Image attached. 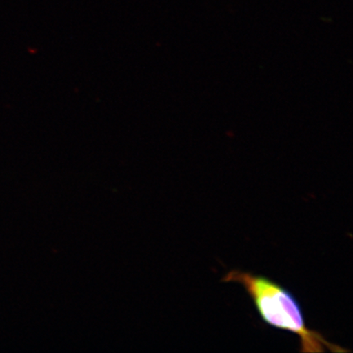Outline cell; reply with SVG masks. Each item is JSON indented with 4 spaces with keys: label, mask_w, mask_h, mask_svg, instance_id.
Returning <instances> with one entry per match:
<instances>
[{
    "label": "cell",
    "mask_w": 353,
    "mask_h": 353,
    "mask_svg": "<svg viewBox=\"0 0 353 353\" xmlns=\"http://www.w3.org/2000/svg\"><path fill=\"white\" fill-rule=\"evenodd\" d=\"M223 281L244 287L265 323L296 334L302 352H325L326 350L347 352L345 348L329 343L319 332L309 329L296 299L275 281L239 270L229 272Z\"/></svg>",
    "instance_id": "cell-1"
}]
</instances>
